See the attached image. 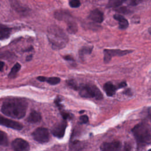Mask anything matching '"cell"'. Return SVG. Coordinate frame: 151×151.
<instances>
[{"instance_id": "obj_22", "label": "cell", "mask_w": 151, "mask_h": 151, "mask_svg": "<svg viewBox=\"0 0 151 151\" xmlns=\"http://www.w3.org/2000/svg\"><path fill=\"white\" fill-rule=\"evenodd\" d=\"M124 1L120 0H110L109 1L107 7V8H116L122 5Z\"/></svg>"}, {"instance_id": "obj_8", "label": "cell", "mask_w": 151, "mask_h": 151, "mask_svg": "<svg viewBox=\"0 0 151 151\" xmlns=\"http://www.w3.org/2000/svg\"><path fill=\"white\" fill-rule=\"evenodd\" d=\"M11 146L14 151H29L30 149L29 143L22 138H17L14 140Z\"/></svg>"}, {"instance_id": "obj_10", "label": "cell", "mask_w": 151, "mask_h": 151, "mask_svg": "<svg viewBox=\"0 0 151 151\" xmlns=\"http://www.w3.org/2000/svg\"><path fill=\"white\" fill-rule=\"evenodd\" d=\"M0 123L2 126L17 130H20L23 128L22 124H21L20 123L12 120L11 119L5 118L2 116H1Z\"/></svg>"}, {"instance_id": "obj_32", "label": "cell", "mask_w": 151, "mask_h": 151, "mask_svg": "<svg viewBox=\"0 0 151 151\" xmlns=\"http://www.w3.org/2000/svg\"><path fill=\"white\" fill-rule=\"evenodd\" d=\"M32 54H31V55H28V56L27 57V58H26V60H27V61H30V60H32Z\"/></svg>"}, {"instance_id": "obj_29", "label": "cell", "mask_w": 151, "mask_h": 151, "mask_svg": "<svg viewBox=\"0 0 151 151\" xmlns=\"http://www.w3.org/2000/svg\"><path fill=\"white\" fill-rule=\"evenodd\" d=\"M37 78V80H39L40 81H42V82L45 81H47V77H44V76H39V77H38Z\"/></svg>"}, {"instance_id": "obj_9", "label": "cell", "mask_w": 151, "mask_h": 151, "mask_svg": "<svg viewBox=\"0 0 151 151\" xmlns=\"http://www.w3.org/2000/svg\"><path fill=\"white\" fill-rule=\"evenodd\" d=\"M122 146V143L119 141H112L103 143L100 149L101 151H120Z\"/></svg>"}, {"instance_id": "obj_5", "label": "cell", "mask_w": 151, "mask_h": 151, "mask_svg": "<svg viewBox=\"0 0 151 151\" xmlns=\"http://www.w3.org/2000/svg\"><path fill=\"white\" fill-rule=\"evenodd\" d=\"M34 139L40 143H44L50 140V133L47 129L38 127L32 133Z\"/></svg>"}, {"instance_id": "obj_14", "label": "cell", "mask_w": 151, "mask_h": 151, "mask_svg": "<svg viewBox=\"0 0 151 151\" xmlns=\"http://www.w3.org/2000/svg\"><path fill=\"white\" fill-rule=\"evenodd\" d=\"M114 18L118 21L119 27L120 29H126L129 26L128 21L122 15L120 14H115L113 16Z\"/></svg>"}, {"instance_id": "obj_6", "label": "cell", "mask_w": 151, "mask_h": 151, "mask_svg": "<svg viewBox=\"0 0 151 151\" xmlns=\"http://www.w3.org/2000/svg\"><path fill=\"white\" fill-rule=\"evenodd\" d=\"M132 51H133L132 50H122L119 49H105L103 51L104 63H109L112 57L123 56L132 52Z\"/></svg>"}, {"instance_id": "obj_26", "label": "cell", "mask_w": 151, "mask_h": 151, "mask_svg": "<svg viewBox=\"0 0 151 151\" xmlns=\"http://www.w3.org/2000/svg\"><path fill=\"white\" fill-rule=\"evenodd\" d=\"M79 120L81 124H86L88 122V117L87 115H83L80 117Z\"/></svg>"}, {"instance_id": "obj_35", "label": "cell", "mask_w": 151, "mask_h": 151, "mask_svg": "<svg viewBox=\"0 0 151 151\" xmlns=\"http://www.w3.org/2000/svg\"><path fill=\"white\" fill-rule=\"evenodd\" d=\"M148 151H151V149H149Z\"/></svg>"}, {"instance_id": "obj_15", "label": "cell", "mask_w": 151, "mask_h": 151, "mask_svg": "<svg viewBox=\"0 0 151 151\" xmlns=\"http://www.w3.org/2000/svg\"><path fill=\"white\" fill-rule=\"evenodd\" d=\"M41 120V116L40 113L36 111H32L30 113L26 119V121L30 123H36L40 122Z\"/></svg>"}, {"instance_id": "obj_25", "label": "cell", "mask_w": 151, "mask_h": 151, "mask_svg": "<svg viewBox=\"0 0 151 151\" xmlns=\"http://www.w3.org/2000/svg\"><path fill=\"white\" fill-rule=\"evenodd\" d=\"M81 3L78 0H71L69 1V5L71 8H78L80 6Z\"/></svg>"}, {"instance_id": "obj_24", "label": "cell", "mask_w": 151, "mask_h": 151, "mask_svg": "<svg viewBox=\"0 0 151 151\" xmlns=\"http://www.w3.org/2000/svg\"><path fill=\"white\" fill-rule=\"evenodd\" d=\"M47 82L51 85H56L60 82V78L57 77H49L47 78Z\"/></svg>"}, {"instance_id": "obj_21", "label": "cell", "mask_w": 151, "mask_h": 151, "mask_svg": "<svg viewBox=\"0 0 151 151\" xmlns=\"http://www.w3.org/2000/svg\"><path fill=\"white\" fill-rule=\"evenodd\" d=\"M8 139L6 134L3 131L0 132V145L3 146H8Z\"/></svg>"}, {"instance_id": "obj_11", "label": "cell", "mask_w": 151, "mask_h": 151, "mask_svg": "<svg viewBox=\"0 0 151 151\" xmlns=\"http://www.w3.org/2000/svg\"><path fill=\"white\" fill-rule=\"evenodd\" d=\"M54 17L59 21H64L67 22V23L73 19L71 14L68 11L64 9L55 11L54 12Z\"/></svg>"}, {"instance_id": "obj_27", "label": "cell", "mask_w": 151, "mask_h": 151, "mask_svg": "<svg viewBox=\"0 0 151 151\" xmlns=\"http://www.w3.org/2000/svg\"><path fill=\"white\" fill-rule=\"evenodd\" d=\"M116 11H117L118 12L123 13V14H126V13H127V12H128V9H127V8H126V7H122V8H120L116 9Z\"/></svg>"}, {"instance_id": "obj_19", "label": "cell", "mask_w": 151, "mask_h": 151, "mask_svg": "<svg viewBox=\"0 0 151 151\" xmlns=\"http://www.w3.org/2000/svg\"><path fill=\"white\" fill-rule=\"evenodd\" d=\"M21 64H19L18 63H17L14 64V65L13 66V67L11 68V71L8 74V77L10 78H14L17 73L21 69Z\"/></svg>"}, {"instance_id": "obj_34", "label": "cell", "mask_w": 151, "mask_h": 151, "mask_svg": "<svg viewBox=\"0 0 151 151\" xmlns=\"http://www.w3.org/2000/svg\"><path fill=\"white\" fill-rule=\"evenodd\" d=\"M149 33L151 34V27L149 28Z\"/></svg>"}, {"instance_id": "obj_23", "label": "cell", "mask_w": 151, "mask_h": 151, "mask_svg": "<svg viewBox=\"0 0 151 151\" xmlns=\"http://www.w3.org/2000/svg\"><path fill=\"white\" fill-rule=\"evenodd\" d=\"M67 86L71 88L74 89V90H78L79 86L77 85V83L74 80H68L66 81Z\"/></svg>"}, {"instance_id": "obj_12", "label": "cell", "mask_w": 151, "mask_h": 151, "mask_svg": "<svg viewBox=\"0 0 151 151\" xmlns=\"http://www.w3.org/2000/svg\"><path fill=\"white\" fill-rule=\"evenodd\" d=\"M88 18L95 22L101 23L103 21V13L98 9L91 11L88 15Z\"/></svg>"}, {"instance_id": "obj_1", "label": "cell", "mask_w": 151, "mask_h": 151, "mask_svg": "<svg viewBox=\"0 0 151 151\" xmlns=\"http://www.w3.org/2000/svg\"><path fill=\"white\" fill-rule=\"evenodd\" d=\"M28 103L23 99L9 97L4 100L1 105V112L5 116L20 119L26 114Z\"/></svg>"}, {"instance_id": "obj_20", "label": "cell", "mask_w": 151, "mask_h": 151, "mask_svg": "<svg viewBox=\"0 0 151 151\" xmlns=\"http://www.w3.org/2000/svg\"><path fill=\"white\" fill-rule=\"evenodd\" d=\"M93 50V47H84L83 48H81L78 52V54L80 57L82 58L85 55H87V54H90L91 52V51Z\"/></svg>"}, {"instance_id": "obj_7", "label": "cell", "mask_w": 151, "mask_h": 151, "mask_svg": "<svg viewBox=\"0 0 151 151\" xmlns=\"http://www.w3.org/2000/svg\"><path fill=\"white\" fill-rule=\"evenodd\" d=\"M67 126V123L65 120L55 123L51 129L52 135L58 139L63 138L65 134Z\"/></svg>"}, {"instance_id": "obj_30", "label": "cell", "mask_w": 151, "mask_h": 151, "mask_svg": "<svg viewBox=\"0 0 151 151\" xmlns=\"http://www.w3.org/2000/svg\"><path fill=\"white\" fill-rule=\"evenodd\" d=\"M140 2H141V1H131L129 2V4L131 5H136L137 4Z\"/></svg>"}, {"instance_id": "obj_16", "label": "cell", "mask_w": 151, "mask_h": 151, "mask_svg": "<svg viewBox=\"0 0 151 151\" xmlns=\"http://www.w3.org/2000/svg\"><path fill=\"white\" fill-rule=\"evenodd\" d=\"M71 151H80L85 147V144L79 140H74L71 142L69 145Z\"/></svg>"}, {"instance_id": "obj_33", "label": "cell", "mask_w": 151, "mask_h": 151, "mask_svg": "<svg viewBox=\"0 0 151 151\" xmlns=\"http://www.w3.org/2000/svg\"><path fill=\"white\" fill-rule=\"evenodd\" d=\"M4 65V63L3 61H1V71H2Z\"/></svg>"}, {"instance_id": "obj_3", "label": "cell", "mask_w": 151, "mask_h": 151, "mask_svg": "<svg viewBox=\"0 0 151 151\" xmlns=\"http://www.w3.org/2000/svg\"><path fill=\"white\" fill-rule=\"evenodd\" d=\"M132 132L138 146H143L151 143V133L146 123H140L136 124L132 129Z\"/></svg>"}, {"instance_id": "obj_4", "label": "cell", "mask_w": 151, "mask_h": 151, "mask_svg": "<svg viewBox=\"0 0 151 151\" xmlns=\"http://www.w3.org/2000/svg\"><path fill=\"white\" fill-rule=\"evenodd\" d=\"M78 90L80 95L83 97L94 98L97 100H101L103 97L101 91L93 84H81L79 86Z\"/></svg>"}, {"instance_id": "obj_31", "label": "cell", "mask_w": 151, "mask_h": 151, "mask_svg": "<svg viewBox=\"0 0 151 151\" xmlns=\"http://www.w3.org/2000/svg\"><path fill=\"white\" fill-rule=\"evenodd\" d=\"M126 83L124 82V81L119 83V84H118V86H117V87H118L119 88H123V87H126Z\"/></svg>"}, {"instance_id": "obj_28", "label": "cell", "mask_w": 151, "mask_h": 151, "mask_svg": "<svg viewBox=\"0 0 151 151\" xmlns=\"http://www.w3.org/2000/svg\"><path fill=\"white\" fill-rule=\"evenodd\" d=\"M63 58L67 60V61H74V59L73 58L70 56V55H65V56H64Z\"/></svg>"}, {"instance_id": "obj_18", "label": "cell", "mask_w": 151, "mask_h": 151, "mask_svg": "<svg viewBox=\"0 0 151 151\" xmlns=\"http://www.w3.org/2000/svg\"><path fill=\"white\" fill-rule=\"evenodd\" d=\"M78 27L74 19L67 23V31L70 34H76L77 32Z\"/></svg>"}, {"instance_id": "obj_2", "label": "cell", "mask_w": 151, "mask_h": 151, "mask_svg": "<svg viewBox=\"0 0 151 151\" xmlns=\"http://www.w3.org/2000/svg\"><path fill=\"white\" fill-rule=\"evenodd\" d=\"M47 38L51 48L55 50L64 48L68 41V37L66 33L56 25H51L48 27Z\"/></svg>"}, {"instance_id": "obj_13", "label": "cell", "mask_w": 151, "mask_h": 151, "mask_svg": "<svg viewBox=\"0 0 151 151\" xmlns=\"http://www.w3.org/2000/svg\"><path fill=\"white\" fill-rule=\"evenodd\" d=\"M103 88L104 90V91L106 92L107 96L111 97L115 94L116 91L118 88V87L115 86L111 82L109 81L106 83L104 84Z\"/></svg>"}, {"instance_id": "obj_17", "label": "cell", "mask_w": 151, "mask_h": 151, "mask_svg": "<svg viewBox=\"0 0 151 151\" xmlns=\"http://www.w3.org/2000/svg\"><path fill=\"white\" fill-rule=\"evenodd\" d=\"M12 28L7 27L2 24L1 25L0 27V38L1 40H4L8 38L11 32Z\"/></svg>"}]
</instances>
